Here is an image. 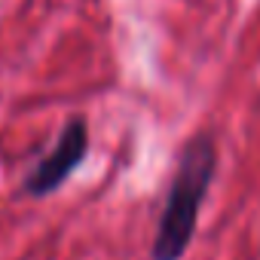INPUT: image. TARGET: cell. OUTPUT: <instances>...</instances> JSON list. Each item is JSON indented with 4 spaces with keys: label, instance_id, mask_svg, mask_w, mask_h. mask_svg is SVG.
<instances>
[{
    "label": "cell",
    "instance_id": "1",
    "mask_svg": "<svg viewBox=\"0 0 260 260\" xmlns=\"http://www.w3.org/2000/svg\"><path fill=\"white\" fill-rule=\"evenodd\" d=\"M217 175V144L214 135L199 132L193 135L178 156L175 178L166 193V208L159 214L150 257L153 260H184L196 226H199V211L205 202V193Z\"/></svg>",
    "mask_w": 260,
    "mask_h": 260
},
{
    "label": "cell",
    "instance_id": "2",
    "mask_svg": "<svg viewBox=\"0 0 260 260\" xmlns=\"http://www.w3.org/2000/svg\"><path fill=\"white\" fill-rule=\"evenodd\" d=\"M89 153V122L83 116H71L64 122V128L58 132L55 144L49 147V153L25 175V193L31 199H46L52 196L61 184H68V178L83 166Z\"/></svg>",
    "mask_w": 260,
    "mask_h": 260
}]
</instances>
